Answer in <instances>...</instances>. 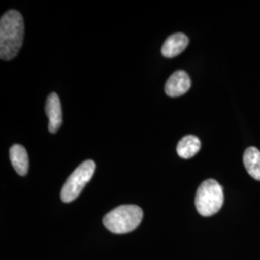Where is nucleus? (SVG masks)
<instances>
[{
	"label": "nucleus",
	"mask_w": 260,
	"mask_h": 260,
	"mask_svg": "<svg viewBox=\"0 0 260 260\" xmlns=\"http://www.w3.org/2000/svg\"><path fill=\"white\" fill-rule=\"evenodd\" d=\"M10 159L15 171L19 176L24 177L27 175L29 168L27 151L21 145H14L10 149Z\"/></svg>",
	"instance_id": "6e6552de"
},
{
	"label": "nucleus",
	"mask_w": 260,
	"mask_h": 260,
	"mask_svg": "<svg viewBox=\"0 0 260 260\" xmlns=\"http://www.w3.org/2000/svg\"><path fill=\"white\" fill-rule=\"evenodd\" d=\"M243 162L247 172L252 178L260 181V151L254 147L246 149Z\"/></svg>",
	"instance_id": "1a4fd4ad"
},
{
	"label": "nucleus",
	"mask_w": 260,
	"mask_h": 260,
	"mask_svg": "<svg viewBox=\"0 0 260 260\" xmlns=\"http://www.w3.org/2000/svg\"><path fill=\"white\" fill-rule=\"evenodd\" d=\"M24 36V22L21 14L11 10L0 19V58L9 61L18 55Z\"/></svg>",
	"instance_id": "f257e3e1"
},
{
	"label": "nucleus",
	"mask_w": 260,
	"mask_h": 260,
	"mask_svg": "<svg viewBox=\"0 0 260 260\" xmlns=\"http://www.w3.org/2000/svg\"><path fill=\"white\" fill-rule=\"evenodd\" d=\"M144 213L137 205H121L106 214L103 218L104 226L117 234L130 233L137 229L143 220Z\"/></svg>",
	"instance_id": "f03ea898"
},
{
	"label": "nucleus",
	"mask_w": 260,
	"mask_h": 260,
	"mask_svg": "<svg viewBox=\"0 0 260 260\" xmlns=\"http://www.w3.org/2000/svg\"><path fill=\"white\" fill-rule=\"evenodd\" d=\"M200 149L201 141L194 135H187L177 144V154L184 159H189L195 156Z\"/></svg>",
	"instance_id": "9d476101"
},
{
	"label": "nucleus",
	"mask_w": 260,
	"mask_h": 260,
	"mask_svg": "<svg viewBox=\"0 0 260 260\" xmlns=\"http://www.w3.org/2000/svg\"><path fill=\"white\" fill-rule=\"evenodd\" d=\"M46 113L48 117V130L50 133H55L62 125V106L61 102L55 93H51L46 103Z\"/></svg>",
	"instance_id": "423d86ee"
},
{
	"label": "nucleus",
	"mask_w": 260,
	"mask_h": 260,
	"mask_svg": "<svg viewBox=\"0 0 260 260\" xmlns=\"http://www.w3.org/2000/svg\"><path fill=\"white\" fill-rule=\"evenodd\" d=\"M95 170L93 160L84 161L75 169L69 177L61 191V200L64 203H71L81 194L84 187L91 180Z\"/></svg>",
	"instance_id": "20e7f679"
},
{
	"label": "nucleus",
	"mask_w": 260,
	"mask_h": 260,
	"mask_svg": "<svg viewBox=\"0 0 260 260\" xmlns=\"http://www.w3.org/2000/svg\"><path fill=\"white\" fill-rule=\"evenodd\" d=\"M223 204V188L216 180L207 179L198 188L195 205L202 216L209 217L219 212Z\"/></svg>",
	"instance_id": "7ed1b4c3"
},
{
	"label": "nucleus",
	"mask_w": 260,
	"mask_h": 260,
	"mask_svg": "<svg viewBox=\"0 0 260 260\" xmlns=\"http://www.w3.org/2000/svg\"><path fill=\"white\" fill-rule=\"evenodd\" d=\"M189 44V39L185 34L176 33L171 35L165 41L161 52L166 58H174L184 51Z\"/></svg>",
	"instance_id": "0eeeda50"
},
{
	"label": "nucleus",
	"mask_w": 260,
	"mask_h": 260,
	"mask_svg": "<svg viewBox=\"0 0 260 260\" xmlns=\"http://www.w3.org/2000/svg\"><path fill=\"white\" fill-rule=\"evenodd\" d=\"M191 87V79L184 71H177L169 77L165 85V93L171 98H177L187 93Z\"/></svg>",
	"instance_id": "39448f33"
}]
</instances>
